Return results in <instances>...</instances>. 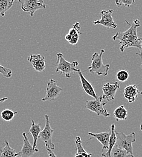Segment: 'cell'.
Segmentation results:
<instances>
[{
	"instance_id": "484cf974",
	"label": "cell",
	"mask_w": 142,
	"mask_h": 157,
	"mask_svg": "<svg viewBox=\"0 0 142 157\" xmlns=\"http://www.w3.org/2000/svg\"><path fill=\"white\" fill-rule=\"evenodd\" d=\"M0 74H1L4 78H10L12 76V71L10 69L4 67L0 64Z\"/></svg>"
},
{
	"instance_id": "8992f818",
	"label": "cell",
	"mask_w": 142,
	"mask_h": 157,
	"mask_svg": "<svg viewBox=\"0 0 142 157\" xmlns=\"http://www.w3.org/2000/svg\"><path fill=\"white\" fill-rule=\"evenodd\" d=\"M45 124L44 128L41 131L39 138L45 143L46 149H50L54 150L55 148L54 143L52 142V136L54 132V130L50 126V123L49 120V116L47 114L45 115Z\"/></svg>"
},
{
	"instance_id": "f1b7e54d",
	"label": "cell",
	"mask_w": 142,
	"mask_h": 157,
	"mask_svg": "<svg viewBox=\"0 0 142 157\" xmlns=\"http://www.w3.org/2000/svg\"><path fill=\"white\" fill-rule=\"evenodd\" d=\"M136 55H138V56H139L142 59V48H141V50H140V52L139 53H136Z\"/></svg>"
},
{
	"instance_id": "7a4b0ae2",
	"label": "cell",
	"mask_w": 142,
	"mask_h": 157,
	"mask_svg": "<svg viewBox=\"0 0 142 157\" xmlns=\"http://www.w3.org/2000/svg\"><path fill=\"white\" fill-rule=\"evenodd\" d=\"M57 62L55 64L56 71L63 74L67 78H71V74L78 73L81 70L76 68L79 65V63L77 61H73L69 62L67 61L63 58V55L61 53H57Z\"/></svg>"
},
{
	"instance_id": "7c38bea8",
	"label": "cell",
	"mask_w": 142,
	"mask_h": 157,
	"mask_svg": "<svg viewBox=\"0 0 142 157\" xmlns=\"http://www.w3.org/2000/svg\"><path fill=\"white\" fill-rule=\"evenodd\" d=\"M81 27L79 22H76L70 29L68 33L65 36V38L71 45H76L78 44L79 36L81 35Z\"/></svg>"
},
{
	"instance_id": "e0dca14e",
	"label": "cell",
	"mask_w": 142,
	"mask_h": 157,
	"mask_svg": "<svg viewBox=\"0 0 142 157\" xmlns=\"http://www.w3.org/2000/svg\"><path fill=\"white\" fill-rule=\"evenodd\" d=\"M110 132H111V135H110L109 141L108 149L106 152H103L102 154V156L103 157H111V151L116 144L117 137H116V135L115 124H111Z\"/></svg>"
},
{
	"instance_id": "5b68a950",
	"label": "cell",
	"mask_w": 142,
	"mask_h": 157,
	"mask_svg": "<svg viewBox=\"0 0 142 157\" xmlns=\"http://www.w3.org/2000/svg\"><path fill=\"white\" fill-rule=\"evenodd\" d=\"M106 104V102L103 101L102 96H100L96 100L94 99L91 100H86L85 103V108L87 109L96 113L98 116H102L105 117H107L110 116V114L108 112L106 109L105 108Z\"/></svg>"
},
{
	"instance_id": "8fae6325",
	"label": "cell",
	"mask_w": 142,
	"mask_h": 157,
	"mask_svg": "<svg viewBox=\"0 0 142 157\" xmlns=\"http://www.w3.org/2000/svg\"><path fill=\"white\" fill-rule=\"evenodd\" d=\"M22 137L24 138V143L20 151L18 152V155L21 157H30L33 156L35 153L38 152L39 150L37 148H35L28 140V138L25 132L22 133Z\"/></svg>"
},
{
	"instance_id": "4fadbf2b",
	"label": "cell",
	"mask_w": 142,
	"mask_h": 157,
	"mask_svg": "<svg viewBox=\"0 0 142 157\" xmlns=\"http://www.w3.org/2000/svg\"><path fill=\"white\" fill-rule=\"evenodd\" d=\"M28 61L30 63L35 71L42 72L46 67L45 58L41 55H32L28 58Z\"/></svg>"
},
{
	"instance_id": "cb8c5ba5",
	"label": "cell",
	"mask_w": 142,
	"mask_h": 157,
	"mask_svg": "<svg viewBox=\"0 0 142 157\" xmlns=\"http://www.w3.org/2000/svg\"><path fill=\"white\" fill-rule=\"evenodd\" d=\"M18 113V111H13L11 109H6L2 111V112L1 113V117L4 120L6 121H10L14 118L15 116Z\"/></svg>"
},
{
	"instance_id": "277c9868",
	"label": "cell",
	"mask_w": 142,
	"mask_h": 157,
	"mask_svg": "<svg viewBox=\"0 0 142 157\" xmlns=\"http://www.w3.org/2000/svg\"><path fill=\"white\" fill-rule=\"evenodd\" d=\"M116 135L117 137L116 146L125 150L128 154L134 155L132 143L136 141V133L132 132L128 135H126L122 132L116 131Z\"/></svg>"
},
{
	"instance_id": "603a6c76",
	"label": "cell",
	"mask_w": 142,
	"mask_h": 157,
	"mask_svg": "<svg viewBox=\"0 0 142 157\" xmlns=\"http://www.w3.org/2000/svg\"><path fill=\"white\" fill-rule=\"evenodd\" d=\"M111 157H134L128 154L125 150L119 148L116 144L111 151Z\"/></svg>"
},
{
	"instance_id": "44dd1931",
	"label": "cell",
	"mask_w": 142,
	"mask_h": 157,
	"mask_svg": "<svg viewBox=\"0 0 142 157\" xmlns=\"http://www.w3.org/2000/svg\"><path fill=\"white\" fill-rule=\"evenodd\" d=\"M14 0H0V14L1 17H4L7 11H8L13 6Z\"/></svg>"
},
{
	"instance_id": "52a82bcc",
	"label": "cell",
	"mask_w": 142,
	"mask_h": 157,
	"mask_svg": "<svg viewBox=\"0 0 142 157\" xmlns=\"http://www.w3.org/2000/svg\"><path fill=\"white\" fill-rule=\"evenodd\" d=\"M18 2L21 4V9L29 13L32 17L36 11L46 8V5L42 0H19Z\"/></svg>"
},
{
	"instance_id": "d4e9b609",
	"label": "cell",
	"mask_w": 142,
	"mask_h": 157,
	"mask_svg": "<svg viewBox=\"0 0 142 157\" xmlns=\"http://www.w3.org/2000/svg\"><path fill=\"white\" fill-rule=\"evenodd\" d=\"M129 77V75L128 71L125 70H121L117 71L116 74V78L119 82H126Z\"/></svg>"
},
{
	"instance_id": "30bf717a",
	"label": "cell",
	"mask_w": 142,
	"mask_h": 157,
	"mask_svg": "<svg viewBox=\"0 0 142 157\" xmlns=\"http://www.w3.org/2000/svg\"><path fill=\"white\" fill-rule=\"evenodd\" d=\"M121 88V85L118 82H116L113 84H111L109 82L106 83L102 87V91L103 95L102 98L103 100L107 101L114 100L117 91Z\"/></svg>"
},
{
	"instance_id": "836d02e7",
	"label": "cell",
	"mask_w": 142,
	"mask_h": 157,
	"mask_svg": "<svg viewBox=\"0 0 142 157\" xmlns=\"http://www.w3.org/2000/svg\"><path fill=\"white\" fill-rule=\"evenodd\" d=\"M141 68H142V64H141Z\"/></svg>"
},
{
	"instance_id": "1f68e13d",
	"label": "cell",
	"mask_w": 142,
	"mask_h": 157,
	"mask_svg": "<svg viewBox=\"0 0 142 157\" xmlns=\"http://www.w3.org/2000/svg\"><path fill=\"white\" fill-rule=\"evenodd\" d=\"M140 130H141V131H142V123L140 124Z\"/></svg>"
},
{
	"instance_id": "2e32d148",
	"label": "cell",
	"mask_w": 142,
	"mask_h": 157,
	"mask_svg": "<svg viewBox=\"0 0 142 157\" xmlns=\"http://www.w3.org/2000/svg\"><path fill=\"white\" fill-rule=\"evenodd\" d=\"M88 134L92 137L96 138L102 145V152H103L105 149H108V144H109V141L111 132H103L101 133L98 134H94L92 132H88Z\"/></svg>"
},
{
	"instance_id": "4dcf8cb0",
	"label": "cell",
	"mask_w": 142,
	"mask_h": 157,
	"mask_svg": "<svg viewBox=\"0 0 142 157\" xmlns=\"http://www.w3.org/2000/svg\"><path fill=\"white\" fill-rule=\"evenodd\" d=\"M75 157H83L81 155H79V154H78L77 153H76V155H75Z\"/></svg>"
},
{
	"instance_id": "ba28073f",
	"label": "cell",
	"mask_w": 142,
	"mask_h": 157,
	"mask_svg": "<svg viewBox=\"0 0 142 157\" xmlns=\"http://www.w3.org/2000/svg\"><path fill=\"white\" fill-rule=\"evenodd\" d=\"M62 91V88L58 86L56 81L51 78L47 83L45 96L41 100L42 101L53 100L59 96Z\"/></svg>"
},
{
	"instance_id": "6da1fadb",
	"label": "cell",
	"mask_w": 142,
	"mask_h": 157,
	"mask_svg": "<svg viewBox=\"0 0 142 157\" xmlns=\"http://www.w3.org/2000/svg\"><path fill=\"white\" fill-rule=\"evenodd\" d=\"M125 21L130 25L129 28L123 32H117L113 36V39L114 40H119L120 50L122 53L126 48L131 47H136L141 50L142 38H139L137 34V28L141 25L140 21L136 19L131 24L126 20Z\"/></svg>"
},
{
	"instance_id": "ac0fdd59",
	"label": "cell",
	"mask_w": 142,
	"mask_h": 157,
	"mask_svg": "<svg viewBox=\"0 0 142 157\" xmlns=\"http://www.w3.org/2000/svg\"><path fill=\"white\" fill-rule=\"evenodd\" d=\"M41 124H36L34 120H32V124L30 128L29 129V132L31 134L33 139V146L35 148H36L37 146V141L38 140L40 134L41 133Z\"/></svg>"
},
{
	"instance_id": "d6986e66",
	"label": "cell",
	"mask_w": 142,
	"mask_h": 157,
	"mask_svg": "<svg viewBox=\"0 0 142 157\" xmlns=\"http://www.w3.org/2000/svg\"><path fill=\"white\" fill-rule=\"evenodd\" d=\"M2 144L4 145L3 147L0 148V157H17L18 156V152H16L15 149L10 146L7 140H5Z\"/></svg>"
},
{
	"instance_id": "ffe728a7",
	"label": "cell",
	"mask_w": 142,
	"mask_h": 157,
	"mask_svg": "<svg viewBox=\"0 0 142 157\" xmlns=\"http://www.w3.org/2000/svg\"><path fill=\"white\" fill-rule=\"evenodd\" d=\"M113 115L116 121L125 120L128 117V111L123 105L117 107L113 112Z\"/></svg>"
},
{
	"instance_id": "7402d4cb",
	"label": "cell",
	"mask_w": 142,
	"mask_h": 157,
	"mask_svg": "<svg viewBox=\"0 0 142 157\" xmlns=\"http://www.w3.org/2000/svg\"><path fill=\"white\" fill-rule=\"evenodd\" d=\"M76 150L77 154L81 155L83 157H91V154H88L83 147L82 146V141L81 138L79 136L76 137Z\"/></svg>"
},
{
	"instance_id": "5bb4252c",
	"label": "cell",
	"mask_w": 142,
	"mask_h": 157,
	"mask_svg": "<svg viewBox=\"0 0 142 157\" xmlns=\"http://www.w3.org/2000/svg\"><path fill=\"white\" fill-rule=\"evenodd\" d=\"M78 75L79 77L81 80V82L82 86L83 89V90L85 91V92L90 96L93 98L94 99H98V96H97L95 90L94 89V87L93 86V85L91 84V83L88 81L86 78L84 77V76L83 75L81 71L80 70L78 73Z\"/></svg>"
},
{
	"instance_id": "9a60e30c",
	"label": "cell",
	"mask_w": 142,
	"mask_h": 157,
	"mask_svg": "<svg viewBox=\"0 0 142 157\" xmlns=\"http://www.w3.org/2000/svg\"><path fill=\"white\" fill-rule=\"evenodd\" d=\"M139 93V91L137 85H130L125 88L123 95L125 98L128 100V102L131 103L136 100Z\"/></svg>"
},
{
	"instance_id": "9c48e42d",
	"label": "cell",
	"mask_w": 142,
	"mask_h": 157,
	"mask_svg": "<svg viewBox=\"0 0 142 157\" xmlns=\"http://www.w3.org/2000/svg\"><path fill=\"white\" fill-rule=\"evenodd\" d=\"M114 10L112 9L108 11L102 10L101 12V18L100 20H95L93 22L94 25H102L107 29H116L117 26L114 21L112 15Z\"/></svg>"
},
{
	"instance_id": "f546056e",
	"label": "cell",
	"mask_w": 142,
	"mask_h": 157,
	"mask_svg": "<svg viewBox=\"0 0 142 157\" xmlns=\"http://www.w3.org/2000/svg\"><path fill=\"white\" fill-rule=\"evenodd\" d=\"M7 100H8L7 98H0V103L1 102H4V101H6Z\"/></svg>"
},
{
	"instance_id": "4316f807",
	"label": "cell",
	"mask_w": 142,
	"mask_h": 157,
	"mask_svg": "<svg viewBox=\"0 0 142 157\" xmlns=\"http://www.w3.org/2000/svg\"><path fill=\"white\" fill-rule=\"evenodd\" d=\"M115 3L118 7H120L123 5L129 7L131 5L135 3V1L134 0H116L115 1Z\"/></svg>"
},
{
	"instance_id": "d6a6232c",
	"label": "cell",
	"mask_w": 142,
	"mask_h": 157,
	"mask_svg": "<svg viewBox=\"0 0 142 157\" xmlns=\"http://www.w3.org/2000/svg\"><path fill=\"white\" fill-rule=\"evenodd\" d=\"M139 93H140V94L141 95H142V91H140V92H139Z\"/></svg>"
},
{
	"instance_id": "83f0119b",
	"label": "cell",
	"mask_w": 142,
	"mask_h": 157,
	"mask_svg": "<svg viewBox=\"0 0 142 157\" xmlns=\"http://www.w3.org/2000/svg\"><path fill=\"white\" fill-rule=\"evenodd\" d=\"M48 155L49 157H57L55 155V154L53 152V151L50 149H47Z\"/></svg>"
},
{
	"instance_id": "3957f363",
	"label": "cell",
	"mask_w": 142,
	"mask_h": 157,
	"mask_svg": "<svg viewBox=\"0 0 142 157\" xmlns=\"http://www.w3.org/2000/svg\"><path fill=\"white\" fill-rule=\"evenodd\" d=\"M105 50L102 49L99 53H94L91 56V65L88 69L91 73L97 74L98 76H106L109 70V65H105L103 62V55Z\"/></svg>"
}]
</instances>
